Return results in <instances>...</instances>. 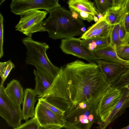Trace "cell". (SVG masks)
I'll return each mask as SVG.
<instances>
[{"instance_id": "3957f363", "label": "cell", "mask_w": 129, "mask_h": 129, "mask_svg": "<svg viewBox=\"0 0 129 129\" xmlns=\"http://www.w3.org/2000/svg\"><path fill=\"white\" fill-rule=\"evenodd\" d=\"M72 105L64 116L65 129H90L94 123L99 124L101 119L96 110L101 99Z\"/></svg>"}, {"instance_id": "7c38bea8", "label": "cell", "mask_w": 129, "mask_h": 129, "mask_svg": "<svg viewBox=\"0 0 129 129\" xmlns=\"http://www.w3.org/2000/svg\"><path fill=\"white\" fill-rule=\"evenodd\" d=\"M121 89L122 92L121 97L106 119L99 124L100 129H105L108 125L124 113L126 109L129 107V86Z\"/></svg>"}, {"instance_id": "1f68e13d", "label": "cell", "mask_w": 129, "mask_h": 129, "mask_svg": "<svg viewBox=\"0 0 129 129\" xmlns=\"http://www.w3.org/2000/svg\"><path fill=\"white\" fill-rule=\"evenodd\" d=\"M121 45H129V33L126 34Z\"/></svg>"}, {"instance_id": "8fae6325", "label": "cell", "mask_w": 129, "mask_h": 129, "mask_svg": "<svg viewBox=\"0 0 129 129\" xmlns=\"http://www.w3.org/2000/svg\"><path fill=\"white\" fill-rule=\"evenodd\" d=\"M96 63L108 83L112 85L129 68V66L103 59H98Z\"/></svg>"}, {"instance_id": "cb8c5ba5", "label": "cell", "mask_w": 129, "mask_h": 129, "mask_svg": "<svg viewBox=\"0 0 129 129\" xmlns=\"http://www.w3.org/2000/svg\"><path fill=\"white\" fill-rule=\"evenodd\" d=\"M112 86L114 88L120 89L129 86V68L121 76Z\"/></svg>"}, {"instance_id": "ba28073f", "label": "cell", "mask_w": 129, "mask_h": 129, "mask_svg": "<svg viewBox=\"0 0 129 129\" xmlns=\"http://www.w3.org/2000/svg\"><path fill=\"white\" fill-rule=\"evenodd\" d=\"M60 48L65 53L84 59L89 63H96L99 59L92 52L88 49L80 38L73 37L62 39Z\"/></svg>"}, {"instance_id": "2e32d148", "label": "cell", "mask_w": 129, "mask_h": 129, "mask_svg": "<svg viewBox=\"0 0 129 129\" xmlns=\"http://www.w3.org/2000/svg\"><path fill=\"white\" fill-rule=\"evenodd\" d=\"M4 90L6 95L11 101L15 104L21 106L23 102L24 92L19 81L12 80L7 84Z\"/></svg>"}, {"instance_id": "7402d4cb", "label": "cell", "mask_w": 129, "mask_h": 129, "mask_svg": "<svg viewBox=\"0 0 129 129\" xmlns=\"http://www.w3.org/2000/svg\"><path fill=\"white\" fill-rule=\"evenodd\" d=\"M15 67L14 63L9 60L5 62H0V75L1 82L4 84L12 69Z\"/></svg>"}, {"instance_id": "5b68a950", "label": "cell", "mask_w": 129, "mask_h": 129, "mask_svg": "<svg viewBox=\"0 0 129 129\" xmlns=\"http://www.w3.org/2000/svg\"><path fill=\"white\" fill-rule=\"evenodd\" d=\"M48 13L45 10H37L20 15L19 21L15 27V30L27 36L38 32L47 31L42 22Z\"/></svg>"}, {"instance_id": "484cf974", "label": "cell", "mask_w": 129, "mask_h": 129, "mask_svg": "<svg viewBox=\"0 0 129 129\" xmlns=\"http://www.w3.org/2000/svg\"><path fill=\"white\" fill-rule=\"evenodd\" d=\"M40 125L35 117L13 129H40Z\"/></svg>"}, {"instance_id": "44dd1931", "label": "cell", "mask_w": 129, "mask_h": 129, "mask_svg": "<svg viewBox=\"0 0 129 129\" xmlns=\"http://www.w3.org/2000/svg\"><path fill=\"white\" fill-rule=\"evenodd\" d=\"M119 26V24L112 25L110 33V44L114 48L120 45L121 43L118 34Z\"/></svg>"}, {"instance_id": "e0dca14e", "label": "cell", "mask_w": 129, "mask_h": 129, "mask_svg": "<svg viewBox=\"0 0 129 129\" xmlns=\"http://www.w3.org/2000/svg\"><path fill=\"white\" fill-rule=\"evenodd\" d=\"M36 96L34 90L29 88L25 89L22 111L23 119L26 121L29 118H32L35 117L34 106Z\"/></svg>"}, {"instance_id": "277c9868", "label": "cell", "mask_w": 129, "mask_h": 129, "mask_svg": "<svg viewBox=\"0 0 129 129\" xmlns=\"http://www.w3.org/2000/svg\"><path fill=\"white\" fill-rule=\"evenodd\" d=\"M31 37L27 36L22 40L26 49V63L43 69L54 78L60 68L53 65L47 55L46 51L49 48V46L45 43L34 40Z\"/></svg>"}, {"instance_id": "d4e9b609", "label": "cell", "mask_w": 129, "mask_h": 129, "mask_svg": "<svg viewBox=\"0 0 129 129\" xmlns=\"http://www.w3.org/2000/svg\"><path fill=\"white\" fill-rule=\"evenodd\" d=\"M115 49L120 59L129 62V45H120L115 47Z\"/></svg>"}, {"instance_id": "d6a6232c", "label": "cell", "mask_w": 129, "mask_h": 129, "mask_svg": "<svg viewBox=\"0 0 129 129\" xmlns=\"http://www.w3.org/2000/svg\"><path fill=\"white\" fill-rule=\"evenodd\" d=\"M125 12L126 14L129 12V0H127L126 4Z\"/></svg>"}, {"instance_id": "e575fe53", "label": "cell", "mask_w": 129, "mask_h": 129, "mask_svg": "<svg viewBox=\"0 0 129 129\" xmlns=\"http://www.w3.org/2000/svg\"><path fill=\"white\" fill-rule=\"evenodd\" d=\"M60 128H48L43 127L40 126V129H60Z\"/></svg>"}, {"instance_id": "7a4b0ae2", "label": "cell", "mask_w": 129, "mask_h": 129, "mask_svg": "<svg viewBox=\"0 0 129 129\" xmlns=\"http://www.w3.org/2000/svg\"><path fill=\"white\" fill-rule=\"evenodd\" d=\"M48 17L42 22L53 39H66L83 34L85 25L81 19L74 17L72 12L61 7L55 8L49 13Z\"/></svg>"}, {"instance_id": "9a60e30c", "label": "cell", "mask_w": 129, "mask_h": 129, "mask_svg": "<svg viewBox=\"0 0 129 129\" xmlns=\"http://www.w3.org/2000/svg\"><path fill=\"white\" fill-rule=\"evenodd\" d=\"M34 73L35 76L36 85L34 90L38 97L42 94L50 86L54 78L47 72L38 67H35Z\"/></svg>"}, {"instance_id": "83f0119b", "label": "cell", "mask_w": 129, "mask_h": 129, "mask_svg": "<svg viewBox=\"0 0 129 129\" xmlns=\"http://www.w3.org/2000/svg\"><path fill=\"white\" fill-rule=\"evenodd\" d=\"M4 17L0 13V58L4 56L3 45L4 43Z\"/></svg>"}, {"instance_id": "603a6c76", "label": "cell", "mask_w": 129, "mask_h": 129, "mask_svg": "<svg viewBox=\"0 0 129 129\" xmlns=\"http://www.w3.org/2000/svg\"><path fill=\"white\" fill-rule=\"evenodd\" d=\"M96 10L99 14L102 16L110 8L114 3V0H95Z\"/></svg>"}, {"instance_id": "f546056e", "label": "cell", "mask_w": 129, "mask_h": 129, "mask_svg": "<svg viewBox=\"0 0 129 129\" xmlns=\"http://www.w3.org/2000/svg\"><path fill=\"white\" fill-rule=\"evenodd\" d=\"M119 25L118 34L120 39L122 42L125 37L126 32L122 21L119 23Z\"/></svg>"}, {"instance_id": "d6986e66", "label": "cell", "mask_w": 129, "mask_h": 129, "mask_svg": "<svg viewBox=\"0 0 129 129\" xmlns=\"http://www.w3.org/2000/svg\"><path fill=\"white\" fill-rule=\"evenodd\" d=\"M72 12L78 11L85 12L98 16L99 13L93 3L87 0H69L67 2Z\"/></svg>"}, {"instance_id": "9c48e42d", "label": "cell", "mask_w": 129, "mask_h": 129, "mask_svg": "<svg viewBox=\"0 0 129 129\" xmlns=\"http://www.w3.org/2000/svg\"><path fill=\"white\" fill-rule=\"evenodd\" d=\"M112 86L102 97L98 105L96 112L101 122L106 119L122 95V89L114 88Z\"/></svg>"}, {"instance_id": "6da1fadb", "label": "cell", "mask_w": 129, "mask_h": 129, "mask_svg": "<svg viewBox=\"0 0 129 129\" xmlns=\"http://www.w3.org/2000/svg\"><path fill=\"white\" fill-rule=\"evenodd\" d=\"M112 85L96 63L76 60L60 68L46 92L72 105L100 99Z\"/></svg>"}, {"instance_id": "d590c367", "label": "cell", "mask_w": 129, "mask_h": 129, "mask_svg": "<svg viewBox=\"0 0 129 129\" xmlns=\"http://www.w3.org/2000/svg\"><path fill=\"white\" fill-rule=\"evenodd\" d=\"M120 129H129V124L126 126L123 127Z\"/></svg>"}, {"instance_id": "8992f818", "label": "cell", "mask_w": 129, "mask_h": 129, "mask_svg": "<svg viewBox=\"0 0 129 129\" xmlns=\"http://www.w3.org/2000/svg\"><path fill=\"white\" fill-rule=\"evenodd\" d=\"M4 84L0 85V115L8 125L13 128L21 124L23 119L20 106L15 104L7 96L5 92Z\"/></svg>"}, {"instance_id": "836d02e7", "label": "cell", "mask_w": 129, "mask_h": 129, "mask_svg": "<svg viewBox=\"0 0 129 129\" xmlns=\"http://www.w3.org/2000/svg\"><path fill=\"white\" fill-rule=\"evenodd\" d=\"M94 20L96 22H98L99 20V19L96 16L94 15L93 16Z\"/></svg>"}, {"instance_id": "8d00e7d4", "label": "cell", "mask_w": 129, "mask_h": 129, "mask_svg": "<svg viewBox=\"0 0 129 129\" xmlns=\"http://www.w3.org/2000/svg\"><path fill=\"white\" fill-rule=\"evenodd\" d=\"M4 1H5V0L1 1L2 2H1V3L0 4V5H1V4H2V3H3Z\"/></svg>"}, {"instance_id": "52a82bcc", "label": "cell", "mask_w": 129, "mask_h": 129, "mask_svg": "<svg viewBox=\"0 0 129 129\" xmlns=\"http://www.w3.org/2000/svg\"><path fill=\"white\" fill-rule=\"evenodd\" d=\"M58 0H12L10 11L16 15H20L27 12L43 9L48 13L53 9L61 7Z\"/></svg>"}, {"instance_id": "30bf717a", "label": "cell", "mask_w": 129, "mask_h": 129, "mask_svg": "<svg viewBox=\"0 0 129 129\" xmlns=\"http://www.w3.org/2000/svg\"><path fill=\"white\" fill-rule=\"evenodd\" d=\"M35 110V117L41 126L48 128L63 127L64 117L54 113L39 102Z\"/></svg>"}, {"instance_id": "ffe728a7", "label": "cell", "mask_w": 129, "mask_h": 129, "mask_svg": "<svg viewBox=\"0 0 129 129\" xmlns=\"http://www.w3.org/2000/svg\"><path fill=\"white\" fill-rule=\"evenodd\" d=\"M84 44L92 52L106 46L110 44L109 38H96L82 40Z\"/></svg>"}, {"instance_id": "4316f807", "label": "cell", "mask_w": 129, "mask_h": 129, "mask_svg": "<svg viewBox=\"0 0 129 129\" xmlns=\"http://www.w3.org/2000/svg\"><path fill=\"white\" fill-rule=\"evenodd\" d=\"M38 102L55 113L64 117L65 112L46 101L43 98L38 99Z\"/></svg>"}, {"instance_id": "ac0fdd59", "label": "cell", "mask_w": 129, "mask_h": 129, "mask_svg": "<svg viewBox=\"0 0 129 129\" xmlns=\"http://www.w3.org/2000/svg\"><path fill=\"white\" fill-rule=\"evenodd\" d=\"M92 52L99 59L117 62L125 66H129V62L120 59L118 56L115 48L110 44Z\"/></svg>"}, {"instance_id": "4fadbf2b", "label": "cell", "mask_w": 129, "mask_h": 129, "mask_svg": "<svg viewBox=\"0 0 129 129\" xmlns=\"http://www.w3.org/2000/svg\"><path fill=\"white\" fill-rule=\"evenodd\" d=\"M127 0H114L112 7L103 16V18L109 25L119 24L126 15L125 5Z\"/></svg>"}, {"instance_id": "5bb4252c", "label": "cell", "mask_w": 129, "mask_h": 129, "mask_svg": "<svg viewBox=\"0 0 129 129\" xmlns=\"http://www.w3.org/2000/svg\"><path fill=\"white\" fill-rule=\"evenodd\" d=\"M111 26L102 18L89 27L80 38L85 40L96 38H109Z\"/></svg>"}, {"instance_id": "4dcf8cb0", "label": "cell", "mask_w": 129, "mask_h": 129, "mask_svg": "<svg viewBox=\"0 0 129 129\" xmlns=\"http://www.w3.org/2000/svg\"><path fill=\"white\" fill-rule=\"evenodd\" d=\"M122 21L126 34L129 33V12L126 14Z\"/></svg>"}, {"instance_id": "f1b7e54d", "label": "cell", "mask_w": 129, "mask_h": 129, "mask_svg": "<svg viewBox=\"0 0 129 129\" xmlns=\"http://www.w3.org/2000/svg\"><path fill=\"white\" fill-rule=\"evenodd\" d=\"M72 12L76 13L78 17L82 20H86L89 22L94 20V15L87 12L78 11Z\"/></svg>"}]
</instances>
